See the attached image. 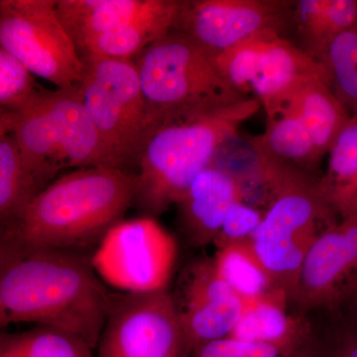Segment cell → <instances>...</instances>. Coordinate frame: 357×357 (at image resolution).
<instances>
[{
	"instance_id": "1",
	"label": "cell",
	"mask_w": 357,
	"mask_h": 357,
	"mask_svg": "<svg viewBox=\"0 0 357 357\" xmlns=\"http://www.w3.org/2000/svg\"><path fill=\"white\" fill-rule=\"evenodd\" d=\"M91 255L39 250L0 257V326L36 324L98 347L112 301Z\"/></svg>"
},
{
	"instance_id": "2",
	"label": "cell",
	"mask_w": 357,
	"mask_h": 357,
	"mask_svg": "<svg viewBox=\"0 0 357 357\" xmlns=\"http://www.w3.org/2000/svg\"><path fill=\"white\" fill-rule=\"evenodd\" d=\"M136 191V174L126 169L98 166L66 173L0 231V257L96 248L121 222L135 202Z\"/></svg>"
},
{
	"instance_id": "3",
	"label": "cell",
	"mask_w": 357,
	"mask_h": 357,
	"mask_svg": "<svg viewBox=\"0 0 357 357\" xmlns=\"http://www.w3.org/2000/svg\"><path fill=\"white\" fill-rule=\"evenodd\" d=\"M245 98L220 109L167 122L152 131L136 165L135 202L147 217L177 204L194 178L213 165L220 147L260 109Z\"/></svg>"
},
{
	"instance_id": "4",
	"label": "cell",
	"mask_w": 357,
	"mask_h": 357,
	"mask_svg": "<svg viewBox=\"0 0 357 357\" xmlns=\"http://www.w3.org/2000/svg\"><path fill=\"white\" fill-rule=\"evenodd\" d=\"M267 208L250 239L276 290L292 302L301 268L314 241L337 213L324 198L319 178L296 167L265 158Z\"/></svg>"
},
{
	"instance_id": "5",
	"label": "cell",
	"mask_w": 357,
	"mask_h": 357,
	"mask_svg": "<svg viewBox=\"0 0 357 357\" xmlns=\"http://www.w3.org/2000/svg\"><path fill=\"white\" fill-rule=\"evenodd\" d=\"M0 122L13 130L26 165L46 187L66 169L121 168L89 119L77 89L47 91L22 112L0 110Z\"/></svg>"
},
{
	"instance_id": "6",
	"label": "cell",
	"mask_w": 357,
	"mask_h": 357,
	"mask_svg": "<svg viewBox=\"0 0 357 357\" xmlns=\"http://www.w3.org/2000/svg\"><path fill=\"white\" fill-rule=\"evenodd\" d=\"M133 62L146 100L151 133L167 122L248 98L220 76L213 56L173 30Z\"/></svg>"
},
{
	"instance_id": "7",
	"label": "cell",
	"mask_w": 357,
	"mask_h": 357,
	"mask_svg": "<svg viewBox=\"0 0 357 357\" xmlns=\"http://www.w3.org/2000/svg\"><path fill=\"white\" fill-rule=\"evenodd\" d=\"M79 95L105 146L122 169L136 164L151 133L148 107L133 61L93 58Z\"/></svg>"
},
{
	"instance_id": "8",
	"label": "cell",
	"mask_w": 357,
	"mask_h": 357,
	"mask_svg": "<svg viewBox=\"0 0 357 357\" xmlns=\"http://www.w3.org/2000/svg\"><path fill=\"white\" fill-rule=\"evenodd\" d=\"M58 0H0V47L58 89L79 88L86 70L59 17Z\"/></svg>"
},
{
	"instance_id": "9",
	"label": "cell",
	"mask_w": 357,
	"mask_h": 357,
	"mask_svg": "<svg viewBox=\"0 0 357 357\" xmlns=\"http://www.w3.org/2000/svg\"><path fill=\"white\" fill-rule=\"evenodd\" d=\"M91 263L105 283L124 293L168 289L177 243L154 218L121 220L103 237Z\"/></svg>"
},
{
	"instance_id": "10",
	"label": "cell",
	"mask_w": 357,
	"mask_h": 357,
	"mask_svg": "<svg viewBox=\"0 0 357 357\" xmlns=\"http://www.w3.org/2000/svg\"><path fill=\"white\" fill-rule=\"evenodd\" d=\"M96 357H188L170 290L112 293Z\"/></svg>"
},
{
	"instance_id": "11",
	"label": "cell",
	"mask_w": 357,
	"mask_h": 357,
	"mask_svg": "<svg viewBox=\"0 0 357 357\" xmlns=\"http://www.w3.org/2000/svg\"><path fill=\"white\" fill-rule=\"evenodd\" d=\"M290 0H181L173 31L215 58L249 38L291 29Z\"/></svg>"
},
{
	"instance_id": "12",
	"label": "cell",
	"mask_w": 357,
	"mask_h": 357,
	"mask_svg": "<svg viewBox=\"0 0 357 357\" xmlns=\"http://www.w3.org/2000/svg\"><path fill=\"white\" fill-rule=\"evenodd\" d=\"M170 294L188 357L204 344L229 337L246 306L208 256L185 265Z\"/></svg>"
},
{
	"instance_id": "13",
	"label": "cell",
	"mask_w": 357,
	"mask_h": 357,
	"mask_svg": "<svg viewBox=\"0 0 357 357\" xmlns=\"http://www.w3.org/2000/svg\"><path fill=\"white\" fill-rule=\"evenodd\" d=\"M357 293V210L319 236L301 268L292 302L302 311L349 307Z\"/></svg>"
},
{
	"instance_id": "14",
	"label": "cell",
	"mask_w": 357,
	"mask_h": 357,
	"mask_svg": "<svg viewBox=\"0 0 357 357\" xmlns=\"http://www.w3.org/2000/svg\"><path fill=\"white\" fill-rule=\"evenodd\" d=\"M314 77H321L328 84V72L323 65L307 56L291 40L274 35L263 51L250 91L265 109L269 121L278 116L303 84Z\"/></svg>"
},
{
	"instance_id": "15",
	"label": "cell",
	"mask_w": 357,
	"mask_h": 357,
	"mask_svg": "<svg viewBox=\"0 0 357 357\" xmlns=\"http://www.w3.org/2000/svg\"><path fill=\"white\" fill-rule=\"evenodd\" d=\"M239 201L243 196L236 178L218 167L204 169L176 204L185 243L191 248L213 244L229 208Z\"/></svg>"
},
{
	"instance_id": "16",
	"label": "cell",
	"mask_w": 357,
	"mask_h": 357,
	"mask_svg": "<svg viewBox=\"0 0 357 357\" xmlns=\"http://www.w3.org/2000/svg\"><path fill=\"white\" fill-rule=\"evenodd\" d=\"M288 296L273 290L256 299L246 301L245 309L229 337L266 345L282 356H291L311 340L306 319L287 311Z\"/></svg>"
},
{
	"instance_id": "17",
	"label": "cell",
	"mask_w": 357,
	"mask_h": 357,
	"mask_svg": "<svg viewBox=\"0 0 357 357\" xmlns=\"http://www.w3.org/2000/svg\"><path fill=\"white\" fill-rule=\"evenodd\" d=\"M181 0H155L137 17L89 40L79 50L83 61L93 58L133 61L173 29Z\"/></svg>"
},
{
	"instance_id": "18",
	"label": "cell",
	"mask_w": 357,
	"mask_h": 357,
	"mask_svg": "<svg viewBox=\"0 0 357 357\" xmlns=\"http://www.w3.org/2000/svg\"><path fill=\"white\" fill-rule=\"evenodd\" d=\"M356 25L357 0L294 1L292 42L321 65L335 39Z\"/></svg>"
},
{
	"instance_id": "19",
	"label": "cell",
	"mask_w": 357,
	"mask_h": 357,
	"mask_svg": "<svg viewBox=\"0 0 357 357\" xmlns=\"http://www.w3.org/2000/svg\"><path fill=\"white\" fill-rule=\"evenodd\" d=\"M155 0H58L59 17L77 50L89 40L144 13Z\"/></svg>"
},
{
	"instance_id": "20",
	"label": "cell",
	"mask_w": 357,
	"mask_h": 357,
	"mask_svg": "<svg viewBox=\"0 0 357 357\" xmlns=\"http://www.w3.org/2000/svg\"><path fill=\"white\" fill-rule=\"evenodd\" d=\"M249 141L265 158L307 173L312 174L321 159L293 103L267 121L265 130Z\"/></svg>"
},
{
	"instance_id": "21",
	"label": "cell",
	"mask_w": 357,
	"mask_h": 357,
	"mask_svg": "<svg viewBox=\"0 0 357 357\" xmlns=\"http://www.w3.org/2000/svg\"><path fill=\"white\" fill-rule=\"evenodd\" d=\"M46 188L26 165L13 130L0 122V231L15 222Z\"/></svg>"
},
{
	"instance_id": "22",
	"label": "cell",
	"mask_w": 357,
	"mask_h": 357,
	"mask_svg": "<svg viewBox=\"0 0 357 357\" xmlns=\"http://www.w3.org/2000/svg\"><path fill=\"white\" fill-rule=\"evenodd\" d=\"M328 154V169L319 187L326 203L342 218L357 210V114L351 115Z\"/></svg>"
},
{
	"instance_id": "23",
	"label": "cell",
	"mask_w": 357,
	"mask_h": 357,
	"mask_svg": "<svg viewBox=\"0 0 357 357\" xmlns=\"http://www.w3.org/2000/svg\"><path fill=\"white\" fill-rule=\"evenodd\" d=\"M291 103L297 109L319 156L328 153L351 114L325 79L314 77L303 84Z\"/></svg>"
},
{
	"instance_id": "24",
	"label": "cell",
	"mask_w": 357,
	"mask_h": 357,
	"mask_svg": "<svg viewBox=\"0 0 357 357\" xmlns=\"http://www.w3.org/2000/svg\"><path fill=\"white\" fill-rule=\"evenodd\" d=\"M213 261L223 280L243 300L256 299L276 290L250 241L215 249Z\"/></svg>"
},
{
	"instance_id": "25",
	"label": "cell",
	"mask_w": 357,
	"mask_h": 357,
	"mask_svg": "<svg viewBox=\"0 0 357 357\" xmlns=\"http://www.w3.org/2000/svg\"><path fill=\"white\" fill-rule=\"evenodd\" d=\"M0 357H96L82 338L49 326L0 335Z\"/></svg>"
},
{
	"instance_id": "26",
	"label": "cell",
	"mask_w": 357,
	"mask_h": 357,
	"mask_svg": "<svg viewBox=\"0 0 357 357\" xmlns=\"http://www.w3.org/2000/svg\"><path fill=\"white\" fill-rule=\"evenodd\" d=\"M328 84L351 115L357 114V25L340 34L323 61Z\"/></svg>"
},
{
	"instance_id": "27",
	"label": "cell",
	"mask_w": 357,
	"mask_h": 357,
	"mask_svg": "<svg viewBox=\"0 0 357 357\" xmlns=\"http://www.w3.org/2000/svg\"><path fill=\"white\" fill-rule=\"evenodd\" d=\"M48 89L13 54L0 47V110L20 112L31 107Z\"/></svg>"
},
{
	"instance_id": "28",
	"label": "cell",
	"mask_w": 357,
	"mask_h": 357,
	"mask_svg": "<svg viewBox=\"0 0 357 357\" xmlns=\"http://www.w3.org/2000/svg\"><path fill=\"white\" fill-rule=\"evenodd\" d=\"M274 35L281 34L267 32L257 35L215 56L213 61L220 76L237 91L248 95L263 51Z\"/></svg>"
},
{
	"instance_id": "29",
	"label": "cell",
	"mask_w": 357,
	"mask_h": 357,
	"mask_svg": "<svg viewBox=\"0 0 357 357\" xmlns=\"http://www.w3.org/2000/svg\"><path fill=\"white\" fill-rule=\"evenodd\" d=\"M264 213L255 206L237 202L232 204L215 239V249L250 241L261 223Z\"/></svg>"
},
{
	"instance_id": "30",
	"label": "cell",
	"mask_w": 357,
	"mask_h": 357,
	"mask_svg": "<svg viewBox=\"0 0 357 357\" xmlns=\"http://www.w3.org/2000/svg\"><path fill=\"white\" fill-rule=\"evenodd\" d=\"M189 357H284L266 345L250 344L231 337L220 338L198 347Z\"/></svg>"
},
{
	"instance_id": "31",
	"label": "cell",
	"mask_w": 357,
	"mask_h": 357,
	"mask_svg": "<svg viewBox=\"0 0 357 357\" xmlns=\"http://www.w3.org/2000/svg\"><path fill=\"white\" fill-rule=\"evenodd\" d=\"M347 309L338 321L328 357H357V309Z\"/></svg>"
},
{
	"instance_id": "32",
	"label": "cell",
	"mask_w": 357,
	"mask_h": 357,
	"mask_svg": "<svg viewBox=\"0 0 357 357\" xmlns=\"http://www.w3.org/2000/svg\"><path fill=\"white\" fill-rule=\"evenodd\" d=\"M286 357H319V356L314 344L310 342L309 344L303 347L299 351L294 352L291 356Z\"/></svg>"
},
{
	"instance_id": "33",
	"label": "cell",
	"mask_w": 357,
	"mask_h": 357,
	"mask_svg": "<svg viewBox=\"0 0 357 357\" xmlns=\"http://www.w3.org/2000/svg\"><path fill=\"white\" fill-rule=\"evenodd\" d=\"M356 302H357V293H356V297H354V299L352 300L351 305H354V304H356Z\"/></svg>"
},
{
	"instance_id": "34",
	"label": "cell",
	"mask_w": 357,
	"mask_h": 357,
	"mask_svg": "<svg viewBox=\"0 0 357 357\" xmlns=\"http://www.w3.org/2000/svg\"><path fill=\"white\" fill-rule=\"evenodd\" d=\"M354 307H356L357 309V302L356 303V304L354 305Z\"/></svg>"
}]
</instances>
